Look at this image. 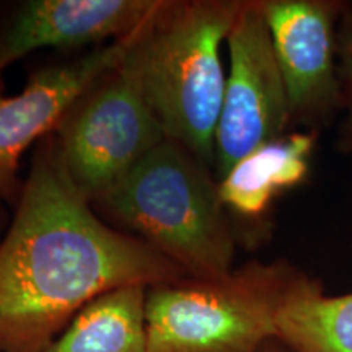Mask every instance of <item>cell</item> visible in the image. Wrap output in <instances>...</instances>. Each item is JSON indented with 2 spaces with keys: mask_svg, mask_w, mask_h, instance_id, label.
Wrapping results in <instances>:
<instances>
[{
  "mask_svg": "<svg viewBox=\"0 0 352 352\" xmlns=\"http://www.w3.org/2000/svg\"><path fill=\"white\" fill-rule=\"evenodd\" d=\"M186 277L151 245L103 222L69 179L54 134L39 140L0 241V352H43L109 290Z\"/></svg>",
  "mask_w": 352,
  "mask_h": 352,
  "instance_id": "cell-1",
  "label": "cell"
},
{
  "mask_svg": "<svg viewBox=\"0 0 352 352\" xmlns=\"http://www.w3.org/2000/svg\"><path fill=\"white\" fill-rule=\"evenodd\" d=\"M241 0H155L124 38L122 65L142 91L165 138L214 170L227 76L220 47Z\"/></svg>",
  "mask_w": 352,
  "mask_h": 352,
  "instance_id": "cell-2",
  "label": "cell"
},
{
  "mask_svg": "<svg viewBox=\"0 0 352 352\" xmlns=\"http://www.w3.org/2000/svg\"><path fill=\"white\" fill-rule=\"evenodd\" d=\"M91 206L188 277L220 279L235 270L236 236L217 176L173 140L158 144Z\"/></svg>",
  "mask_w": 352,
  "mask_h": 352,
  "instance_id": "cell-3",
  "label": "cell"
},
{
  "mask_svg": "<svg viewBox=\"0 0 352 352\" xmlns=\"http://www.w3.org/2000/svg\"><path fill=\"white\" fill-rule=\"evenodd\" d=\"M314 277L289 263L250 261L220 279L147 289L148 352H254L276 338L277 316Z\"/></svg>",
  "mask_w": 352,
  "mask_h": 352,
  "instance_id": "cell-4",
  "label": "cell"
},
{
  "mask_svg": "<svg viewBox=\"0 0 352 352\" xmlns=\"http://www.w3.org/2000/svg\"><path fill=\"white\" fill-rule=\"evenodd\" d=\"M54 138L69 179L90 204L166 139L122 59L74 101Z\"/></svg>",
  "mask_w": 352,
  "mask_h": 352,
  "instance_id": "cell-5",
  "label": "cell"
},
{
  "mask_svg": "<svg viewBox=\"0 0 352 352\" xmlns=\"http://www.w3.org/2000/svg\"><path fill=\"white\" fill-rule=\"evenodd\" d=\"M227 46L230 69L215 132L217 179L248 153L292 131L287 88L261 0H241Z\"/></svg>",
  "mask_w": 352,
  "mask_h": 352,
  "instance_id": "cell-6",
  "label": "cell"
},
{
  "mask_svg": "<svg viewBox=\"0 0 352 352\" xmlns=\"http://www.w3.org/2000/svg\"><path fill=\"white\" fill-rule=\"evenodd\" d=\"M344 0H261L289 96L292 131L328 129L342 114L338 21Z\"/></svg>",
  "mask_w": 352,
  "mask_h": 352,
  "instance_id": "cell-7",
  "label": "cell"
},
{
  "mask_svg": "<svg viewBox=\"0 0 352 352\" xmlns=\"http://www.w3.org/2000/svg\"><path fill=\"white\" fill-rule=\"evenodd\" d=\"M124 39L95 46L85 54L30 74L23 91L7 96L0 80V201L16 206L23 182L20 158L57 124L74 101L104 72L121 63Z\"/></svg>",
  "mask_w": 352,
  "mask_h": 352,
  "instance_id": "cell-8",
  "label": "cell"
},
{
  "mask_svg": "<svg viewBox=\"0 0 352 352\" xmlns=\"http://www.w3.org/2000/svg\"><path fill=\"white\" fill-rule=\"evenodd\" d=\"M155 0L0 2V80L8 65L44 47L120 41L135 32Z\"/></svg>",
  "mask_w": 352,
  "mask_h": 352,
  "instance_id": "cell-9",
  "label": "cell"
},
{
  "mask_svg": "<svg viewBox=\"0 0 352 352\" xmlns=\"http://www.w3.org/2000/svg\"><path fill=\"white\" fill-rule=\"evenodd\" d=\"M318 132L290 131L258 147L219 178V196L228 215L263 219L272 202L305 182L311 170Z\"/></svg>",
  "mask_w": 352,
  "mask_h": 352,
  "instance_id": "cell-10",
  "label": "cell"
},
{
  "mask_svg": "<svg viewBox=\"0 0 352 352\" xmlns=\"http://www.w3.org/2000/svg\"><path fill=\"white\" fill-rule=\"evenodd\" d=\"M147 289L126 285L96 297L43 352H148Z\"/></svg>",
  "mask_w": 352,
  "mask_h": 352,
  "instance_id": "cell-11",
  "label": "cell"
},
{
  "mask_svg": "<svg viewBox=\"0 0 352 352\" xmlns=\"http://www.w3.org/2000/svg\"><path fill=\"white\" fill-rule=\"evenodd\" d=\"M276 340L294 352H352V292L327 296L311 279L280 310Z\"/></svg>",
  "mask_w": 352,
  "mask_h": 352,
  "instance_id": "cell-12",
  "label": "cell"
},
{
  "mask_svg": "<svg viewBox=\"0 0 352 352\" xmlns=\"http://www.w3.org/2000/svg\"><path fill=\"white\" fill-rule=\"evenodd\" d=\"M338 76L341 83L342 120L336 151L352 155V0L342 2L338 21Z\"/></svg>",
  "mask_w": 352,
  "mask_h": 352,
  "instance_id": "cell-13",
  "label": "cell"
},
{
  "mask_svg": "<svg viewBox=\"0 0 352 352\" xmlns=\"http://www.w3.org/2000/svg\"><path fill=\"white\" fill-rule=\"evenodd\" d=\"M254 352H294V351H290L284 342H280L279 340H276L274 338V340L266 341L263 346H259Z\"/></svg>",
  "mask_w": 352,
  "mask_h": 352,
  "instance_id": "cell-14",
  "label": "cell"
}]
</instances>
